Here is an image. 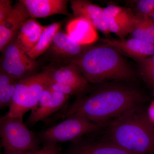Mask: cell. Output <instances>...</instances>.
Here are the masks:
<instances>
[{
    "label": "cell",
    "mask_w": 154,
    "mask_h": 154,
    "mask_svg": "<svg viewBox=\"0 0 154 154\" xmlns=\"http://www.w3.org/2000/svg\"><path fill=\"white\" fill-rule=\"evenodd\" d=\"M70 3L75 17L86 19L105 35L110 33L104 21L103 8L86 0H71Z\"/></svg>",
    "instance_id": "5bb4252c"
},
{
    "label": "cell",
    "mask_w": 154,
    "mask_h": 154,
    "mask_svg": "<svg viewBox=\"0 0 154 154\" xmlns=\"http://www.w3.org/2000/svg\"><path fill=\"white\" fill-rule=\"evenodd\" d=\"M140 69L144 79L149 85H154V53L140 61Z\"/></svg>",
    "instance_id": "7402d4cb"
},
{
    "label": "cell",
    "mask_w": 154,
    "mask_h": 154,
    "mask_svg": "<svg viewBox=\"0 0 154 154\" xmlns=\"http://www.w3.org/2000/svg\"><path fill=\"white\" fill-rule=\"evenodd\" d=\"M19 80L0 68V109L9 107Z\"/></svg>",
    "instance_id": "ffe728a7"
},
{
    "label": "cell",
    "mask_w": 154,
    "mask_h": 154,
    "mask_svg": "<svg viewBox=\"0 0 154 154\" xmlns=\"http://www.w3.org/2000/svg\"><path fill=\"white\" fill-rule=\"evenodd\" d=\"M12 3L10 0L0 1V23L6 19L13 10L14 5H12Z\"/></svg>",
    "instance_id": "d4e9b609"
},
{
    "label": "cell",
    "mask_w": 154,
    "mask_h": 154,
    "mask_svg": "<svg viewBox=\"0 0 154 154\" xmlns=\"http://www.w3.org/2000/svg\"><path fill=\"white\" fill-rule=\"evenodd\" d=\"M62 154H132L110 140L83 139L72 143Z\"/></svg>",
    "instance_id": "7c38bea8"
},
{
    "label": "cell",
    "mask_w": 154,
    "mask_h": 154,
    "mask_svg": "<svg viewBox=\"0 0 154 154\" xmlns=\"http://www.w3.org/2000/svg\"><path fill=\"white\" fill-rule=\"evenodd\" d=\"M147 113L149 118L154 124V102L152 103L149 107L148 112Z\"/></svg>",
    "instance_id": "4316f807"
},
{
    "label": "cell",
    "mask_w": 154,
    "mask_h": 154,
    "mask_svg": "<svg viewBox=\"0 0 154 154\" xmlns=\"http://www.w3.org/2000/svg\"><path fill=\"white\" fill-rule=\"evenodd\" d=\"M1 154H2V153H1Z\"/></svg>",
    "instance_id": "f546056e"
},
{
    "label": "cell",
    "mask_w": 154,
    "mask_h": 154,
    "mask_svg": "<svg viewBox=\"0 0 154 154\" xmlns=\"http://www.w3.org/2000/svg\"><path fill=\"white\" fill-rule=\"evenodd\" d=\"M90 84L108 81H129L134 72L118 50L105 44L89 45L82 55L73 61Z\"/></svg>",
    "instance_id": "7a4b0ae2"
},
{
    "label": "cell",
    "mask_w": 154,
    "mask_h": 154,
    "mask_svg": "<svg viewBox=\"0 0 154 154\" xmlns=\"http://www.w3.org/2000/svg\"><path fill=\"white\" fill-rule=\"evenodd\" d=\"M30 18H45L52 15L71 16L68 10L66 0H22Z\"/></svg>",
    "instance_id": "9a60e30c"
},
{
    "label": "cell",
    "mask_w": 154,
    "mask_h": 154,
    "mask_svg": "<svg viewBox=\"0 0 154 154\" xmlns=\"http://www.w3.org/2000/svg\"><path fill=\"white\" fill-rule=\"evenodd\" d=\"M108 139L132 154H154V124L139 106L110 121Z\"/></svg>",
    "instance_id": "3957f363"
},
{
    "label": "cell",
    "mask_w": 154,
    "mask_h": 154,
    "mask_svg": "<svg viewBox=\"0 0 154 154\" xmlns=\"http://www.w3.org/2000/svg\"><path fill=\"white\" fill-rule=\"evenodd\" d=\"M104 43L110 45L124 54L139 62L154 53V45L134 38H106L102 39Z\"/></svg>",
    "instance_id": "4fadbf2b"
},
{
    "label": "cell",
    "mask_w": 154,
    "mask_h": 154,
    "mask_svg": "<svg viewBox=\"0 0 154 154\" xmlns=\"http://www.w3.org/2000/svg\"><path fill=\"white\" fill-rule=\"evenodd\" d=\"M149 18H151V19H154V13H153V14H152L151 16H150V17H149Z\"/></svg>",
    "instance_id": "83f0119b"
},
{
    "label": "cell",
    "mask_w": 154,
    "mask_h": 154,
    "mask_svg": "<svg viewBox=\"0 0 154 154\" xmlns=\"http://www.w3.org/2000/svg\"><path fill=\"white\" fill-rule=\"evenodd\" d=\"M2 53L0 68L16 79H22L39 72L42 61L32 59L19 44L17 37Z\"/></svg>",
    "instance_id": "52a82bcc"
},
{
    "label": "cell",
    "mask_w": 154,
    "mask_h": 154,
    "mask_svg": "<svg viewBox=\"0 0 154 154\" xmlns=\"http://www.w3.org/2000/svg\"><path fill=\"white\" fill-rule=\"evenodd\" d=\"M136 16V15H135ZM137 16L140 18L144 25L154 35V20L149 17Z\"/></svg>",
    "instance_id": "484cf974"
},
{
    "label": "cell",
    "mask_w": 154,
    "mask_h": 154,
    "mask_svg": "<svg viewBox=\"0 0 154 154\" xmlns=\"http://www.w3.org/2000/svg\"><path fill=\"white\" fill-rule=\"evenodd\" d=\"M53 66L45 67L41 71L19 80L14 90L6 116L23 120L24 115L37 106L42 92L52 83Z\"/></svg>",
    "instance_id": "277c9868"
},
{
    "label": "cell",
    "mask_w": 154,
    "mask_h": 154,
    "mask_svg": "<svg viewBox=\"0 0 154 154\" xmlns=\"http://www.w3.org/2000/svg\"><path fill=\"white\" fill-rule=\"evenodd\" d=\"M131 38L154 45V35L143 25L140 18L136 16L134 28L131 33Z\"/></svg>",
    "instance_id": "44dd1931"
},
{
    "label": "cell",
    "mask_w": 154,
    "mask_h": 154,
    "mask_svg": "<svg viewBox=\"0 0 154 154\" xmlns=\"http://www.w3.org/2000/svg\"><path fill=\"white\" fill-rule=\"evenodd\" d=\"M96 29L86 19L75 17L67 25L66 33L72 39L79 44L90 45L98 39Z\"/></svg>",
    "instance_id": "e0dca14e"
},
{
    "label": "cell",
    "mask_w": 154,
    "mask_h": 154,
    "mask_svg": "<svg viewBox=\"0 0 154 154\" xmlns=\"http://www.w3.org/2000/svg\"><path fill=\"white\" fill-rule=\"evenodd\" d=\"M89 45L79 44L66 33L60 30L48 49L41 56L43 60L57 65L60 67L71 63L82 55Z\"/></svg>",
    "instance_id": "9c48e42d"
},
{
    "label": "cell",
    "mask_w": 154,
    "mask_h": 154,
    "mask_svg": "<svg viewBox=\"0 0 154 154\" xmlns=\"http://www.w3.org/2000/svg\"><path fill=\"white\" fill-rule=\"evenodd\" d=\"M104 127L83 116H73L56 125L41 131L37 136L44 144L73 143L82 139L85 136L99 132Z\"/></svg>",
    "instance_id": "8992f818"
},
{
    "label": "cell",
    "mask_w": 154,
    "mask_h": 154,
    "mask_svg": "<svg viewBox=\"0 0 154 154\" xmlns=\"http://www.w3.org/2000/svg\"><path fill=\"white\" fill-rule=\"evenodd\" d=\"M104 21L110 33L125 38L134 28L135 14L128 8L111 5L103 8Z\"/></svg>",
    "instance_id": "30bf717a"
},
{
    "label": "cell",
    "mask_w": 154,
    "mask_h": 154,
    "mask_svg": "<svg viewBox=\"0 0 154 154\" xmlns=\"http://www.w3.org/2000/svg\"><path fill=\"white\" fill-rule=\"evenodd\" d=\"M0 138L4 154H29L40 149L38 136L19 119L6 115L2 117Z\"/></svg>",
    "instance_id": "5b68a950"
},
{
    "label": "cell",
    "mask_w": 154,
    "mask_h": 154,
    "mask_svg": "<svg viewBox=\"0 0 154 154\" xmlns=\"http://www.w3.org/2000/svg\"><path fill=\"white\" fill-rule=\"evenodd\" d=\"M30 14L22 0L14 5L11 13L0 23V51L2 52L6 46L17 37L19 30Z\"/></svg>",
    "instance_id": "8fae6325"
},
{
    "label": "cell",
    "mask_w": 154,
    "mask_h": 154,
    "mask_svg": "<svg viewBox=\"0 0 154 154\" xmlns=\"http://www.w3.org/2000/svg\"><path fill=\"white\" fill-rule=\"evenodd\" d=\"M46 26L30 18L25 22L17 36V41L28 53L36 45Z\"/></svg>",
    "instance_id": "ac0fdd59"
},
{
    "label": "cell",
    "mask_w": 154,
    "mask_h": 154,
    "mask_svg": "<svg viewBox=\"0 0 154 154\" xmlns=\"http://www.w3.org/2000/svg\"><path fill=\"white\" fill-rule=\"evenodd\" d=\"M61 26L60 22H55L46 26L37 44L27 53L32 59L36 60L47 51L51 45L54 36L60 30Z\"/></svg>",
    "instance_id": "d6986e66"
},
{
    "label": "cell",
    "mask_w": 154,
    "mask_h": 154,
    "mask_svg": "<svg viewBox=\"0 0 154 154\" xmlns=\"http://www.w3.org/2000/svg\"><path fill=\"white\" fill-rule=\"evenodd\" d=\"M29 154H62V149L58 144H44L43 147Z\"/></svg>",
    "instance_id": "cb8c5ba5"
},
{
    "label": "cell",
    "mask_w": 154,
    "mask_h": 154,
    "mask_svg": "<svg viewBox=\"0 0 154 154\" xmlns=\"http://www.w3.org/2000/svg\"><path fill=\"white\" fill-rule=\"evenodd\" d=\"M51 79L52 83L50 87L53 91L69 96L83 95L91 87L79 69L72 63L54 68Z\"/></svg>",
    "instance_id": "ba28073f"
},
{
    "label": "cell",
    "mask_w": 154,
    "mask_h": 154,
    "mask_svg": "<svg viewBox=\"0 0 154 154\" xmlns=\"http://www.w3.org/2000/svg\"><path fill=\"white\" fill-rule=\"evenodd\" d=\"M142 100V95L135 88L117 83L98 84L76 97L61 116L63 119L79 116L106 125L128 110L139 106Z\"/></svg>",
    "instance_id": "6da1fadb"
},
{
    "label": "cell",
    "mask_w": 154,
    "mask_h": 154,
    "mask_svg": "<svg viewBox=\"0 0 154 154\" xmlns=\"http://www.w3.org/2000/svg\"><path fill=\"white\" fill-rule=\"evenodd\" d=\"M69 96L54 91L51 97L46 102L38 104L26 122L27 126H33L39 122L46 120L52 114L61 110L66 104Z\"/></svg>",
    "instance_id": "2e32d148"
},
{
    "label": "cell",
    "mask_w": 154,
    "mask_h": 154,
    "mask_svg": "<svg viewBox=\"0 0 154 154\" xmlns=\"http://www.w3.org/2000/svg\"><path fill=\"white\" fill-rule=\"evenodd\" d=\"M153 86H154V85Z\"/></svg>",
    "instance_id": "f1b7e54d"
},
{
    "label": "cell",
    "mask_w": 154,
    "mask_h": 154,
    "mask_svg": "<svg viewBox=\"0 0 154 154\" xmlns=\"http://www.w3.org/2000/svg\"><path fill=\"white\" fill-rule=\"evenodd\" d=\"M136 16L150 17L154 13V0L133 1Z\"/></svg>",
    "instance_id": "603a6c76"
}]
</instances>
